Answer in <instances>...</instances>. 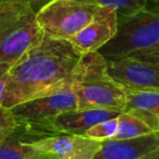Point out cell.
I'll return each mask as SVG.
<instances>
[{"label": "cell", "mask_w": 159, "mask_h": 159, "mask_svg": "<svg viewBox=\"0 0 159 159\" xmlns=\"http://www.w3.org/2000/svg\"><path fill=\"white\" fill-rule=\"evenodd\" d=\"M77 109H109L124 112L128 93L108 72L107 59L99 52L83 53L71 77Z\"/></svg>", "instance_id": "7a4b0ae2"}, {"label": "cell", "mask_w": 159, "mask_h": 159, "mask_svg": "<svg viewBox=\"0 0 159 159\" xmlns=\"http://www.w3.org/2000/svg\"><path fill=\"white\" fill-rule=\"evenodd\" d=\"M150 1H156V2H159V0H150Z\"/></svg>", "instance_id": "7402d4cb"}, {"label": "cell", "mask_w": 159, "mask_h": 159, "mask_svg": "<svg viewBox=\"0 0 159 159\" xmlns=\"http://www.w3.org/2000/svg\"><path fill=\"white\" fill-rule=\"evenodd\" d=\"M102 7L99 0H51L37 12V21L45 35L69 40Z\"/></svg>", "instance_id": "5b68a950"}, {"label": "cell", "mask_w": 159, "mask_h": 159, "mask_svg": "<svg viewBox=\"0 0 159 159\" xmlns=\"http://www.w3.org/2000/svg\"><path fill=\"white\" fill-rule=\"evenodd\" d=\"M159 147V131L128 139H106L94 159H141Z\"/></svg>", "instance_id": "8fae6325"}, {"label": "cell", "mask_w": 159, "mask_h": 159, "mask_svg": "<svg viewBox=\"0 0 159 159\" xmlns=\"http://www.w3.org/2000/svg\"><path fill=\"white\" fill-rule=\"evenodd\" d=\"M118 32V14L112 8L102 7L92 21L69 42L79 52H97Z\"/></svg>", "instance_id": "ba28073f"}, {"label": "cell", "mask_w": 159, "mask_h": 159, "mask_svg": "<svg viewBox=\"0 0 159 159\" xmlns=\"http://www.w3.org/2000/svg\"><path fill=\"white\" fill-rule=\"evenodd\" d=\"M131 57L143 60V61L150 62V63L158 64L159 66V43L155 45V46H152V48L146 49L144 51H139L137 53H134Z\"/></svg>", "instance_id": "ac0fdd59"}, {"label": "cell", "mask_w": 159, "mask_h": 159, "mask_svg": "<svg viewBox=\"0 0 159 159\" xmlns=\"http://www.w3.org/2000/svg\"><path fill=\"white\" fill-rule=\"evenodd\" d=\"M141 159H159V147L157 149H155L154 152H149L146 156H144L143 158Z\"/></svg>", "instance_id": "44dd1931"}, {"label": "cell", "mask_w": 159, "mask_h": 159, "mask_svg": "<svg viewBox=\"0 0 159 159\" xmlns=\"http://www.w3.org/2000/svg\"><path fill=\"white\" fill-rule=\"evenodd\" d=\"M81 57L69 40L44 35L10 66L2 106L11 109L71 84Z\"/></svg>", "instance_id": "6da1fadb"}, {"label": "cell", "mask_w": 159, "mask_h": 159, "mask_svg": "<svg viewBox=\"0 0 159 159\" xmlns=\"http://www.w3.org/2000/svg\"><path fill=\"white\" fill-rule=\"evenodd\" d=\"M122 112L109 109H89L70 110L58 115L49 123L47 132L49 135L70 134L84 136L86 131L99 122L118 118Z\"/></svg>", "instance_id": "30bf717a"}, {"label": "cell", "mask_w": 159, "mask_h": 159, "mask_svg": "<svg viewBox=\"0 0 159 159\" xmlns=\"http://www.w3.org/2000/svg\"><path fill=\"white\" fill-rule=\"evenodd\" d=\"M156 132L145 121L130 112H122L118 117V130L113 139H128ZM158 132V131H157Z\"/></svg>", "instance_id": "4fadbf2b"}, {"label": "cell", "mask_w": 159, "mask_h": 159, "mask_svg": "<svg viewBox=\"0 0 159 159\" xmlns=\"http://www.w3.org/2000/svg\"><path fill=\"white\" fill-rule=\"evenodd\" d=\"M10 66H9V64L0 63V106H2L6 89V82H7V74Z\"/></svg>", "instance_id": "d6986e66"}, {"label": "cell", "mask_w": 159, "mask_h": 159, "mask_svg": "<svg viewBox=\"0 0 159 159\" xmlns=\"http://www.w3.org/2000/svg\"><path fill=\"white\" fill-rule=\"evenodd\" d=\"M126 93H128V102H126L125 111H145L159 118V92L126 91Z\"/></svg>", "instance_id": "5bb4252c"}, {"label": "cell", "mask_w": 159, "mask_h": 159, "mask_svg": "<svg viewBox=\"0 0 159 159\" xmlns=\"http://www.w3.org/2000/svg\"><path fill=\"white\" fill-rule=\"evenodd\" d=\"M26 0H0V63L12 66L44 36Z\"/></svg>", "instance_id": "3957f363"}, {"label": "cell", "mask_w": 159, "mask_h": 159, "mask_svg": "<svg viewBox=\"0 0 159 159\" xmlns=\"http://www.w3.org/2000/svg\"><path fill=\"white\" fill-rule=\"evenodd\" d=\"M102 7L112 8L117 11L118 19L130 16L147 6L148 0H99Z\"/></svg>", "instance_id": "9a60e30c"}, {"label": "cell", "mask_w": 159, "mask_h": 159, "mask_svg": "<svg viewBox=\"0 0 159 159\" xmlns=\"http://www.w3.org/2000/svg\"><path fill=\"white\" fill-rule=\"evenodd\" d=\"M159 43V2L150 1L130 16L118 19L116 36L98 52L106 59L131 57Z\"/></svg>", "instance_id": "277c9868"}, {"label": "cell", "mask_w": 159, "mask_h": 159, "mask_svg": "<svg viewBox=\"0 0 159 159\" xmlns=\"http://www.w3.org/2000/svg\"><path fill=\"white\" fill-rule=\"evenodd\" d=\"M18 126L10 109L0 106V144L2 143Z\"/></svg>", "instance_id": "e0dca14e"}, {"label": "cell", "mask_w": 159, "mask_h": 159, "mask_svg": "<svg viewBox=\"0 0 159 159\" xmlns=\"http://www.w3.org/2000/svg\"><path fill=\"white\" fill-rule=\"evenodd\" d=\"M107 68L126 91L159 92V66L133 57L107 59Z\"/></svg>", "instance_id": "52a82bcc"}, {"label": "cell", "mask_w": 159, "mask_h": 159, "mask_svg": "<svg viewBox=\"0 0 159 159\" xmlns=\"http://www.w3.org/2000/svg\"><path fill=\"white\" fill-rule=\"evenodd\" d=\"M26 1H29L30 5L34 8V10H35L36 12H38L45 5H47L51 0H26Z\"/></svg>", "instance_id": "ffe728a7"}, {"label": "cell", "mask_w": 159, "mask_h": 159, "mask_svg": "<svg viewBox=\"0 0 159 159\" xmlns=\"http://www.w3.org/2000/svg\"><path fill=\"white\" fill-rule=\"evenodd\" d=\"M117 130L118 118H113V119L99 122V123L92 126L91 129L86 131L84 136L91 139H96V141H106V139H113V136L117 133Z\"/></svg>", "instance_id": "2e32d148"}, {"label": "cell", "mask_w": 159, "mask_h": 159, "mask_svg": "<svg viewBox=\"0 0 159 159\" xmlns=\"http://www.w3.org/2000/svg\"><path fill=\"white\" fill-rule=\"evenodd\" d=\"M36 137L16 126L0 144V159H57L56 157L36 149L29 143Z\"/></svg>", "instance_id": "7c38bea8"}, {"label": "cell", "mask_w": 159, "mask_h": 159, "mask_svg": "<svg viewBox=\"0 0 159 159\" xmlns=\"http://www.w3.org/2000/svg\"><path fill=\"white\" fill-rule=\"evenodd\" d=\"M102 142L81 135L55 134L35 139L29 143L57 159H94Z\"/></svg>", "instance_id": "9c48e42d"}, {"label": "cell", "mask_w": 159, "mask_h": 159, "mask_svg": "<svg viewBox=\"0 0 159 159\" xmlns=\"http://www.w3.org/2000/svg\"><path fill=\"white\" fill-rule=\"evenodd\" d=\"M76 109V97L69 84L53 93L21 102L10 111L19 128L39 139L48 136L47 128L58 115Z\"/></svg>", "instance_id": "8992f818"}]
</instances>
